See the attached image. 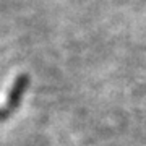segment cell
<instances>
[{"label": "cell", "instance_id": "1", "mask_svg": "<svg viewBox=\"0 0 146 146\" xmlns=\"http://www.w3.org/2000/svg\"><path fill=\"white\" fill-rule=\"evenodd\" d=\"M28 84H29V76L28 75H20V76H16L15 83H13V86H11L10 93H8V98H7V106L5 109L8 114H13L18 107H20L21 101H23V96H25V93H26L28 89Z\"/></svg>", "mask_w": 146, "mask_h": 146}, {"label": "cell", "instance_id": "2", "mask_svg": "<svg viewBox=\"0 0 146 146\" xmlns=\"http://www.w3.org/2000/svg\"><path fill=\"white\" fill-rule=\"evenodd\" d=\"M8 117H10V114L7 112V109H5V107H3V109L0 107V120H7Z\"/></svg>", "mask_w": 146, "mask_h": 146}]
</instances>
